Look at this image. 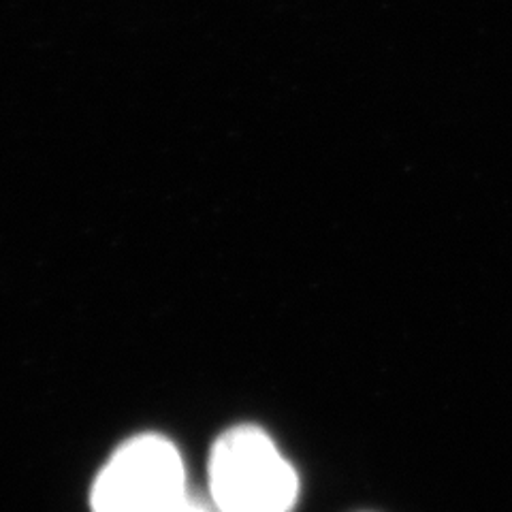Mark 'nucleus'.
Instances as JSON below:
<instances>
[{
  "instance_id": "f257e3e1",
  "label": "nucleus",
  "mask_w": 512,
  "mask_h": 512,
  "mask_svg": "<svg viewBox=\"0 0 512 512\" xmlns=\"http://www.w3.org/2000/svg\"><path fill=\"white\" fill-rule=\"evenodd\" d=\"M207 480L218 512H291L299 498L291 461L256 425H235L216 438Z\"/></svg>"
},
{
  "instance_id": "f03ea898",
  "label": "nucleus",
  "mask_w": 512,
  "mask_h": 512,
  "mask_svg": "<svg viewBox=\"0 0 512 512\" xmlns=\"http://www.w3.org/2000/svg\"><path fill=\"white\" fill-rule=\"evenodd\" d=\"M188 493L184 459L169 438L141 434L107 459L90 491L92 512H169Z\"/></svg>"
},
{
  "instance_id": "7ed1b4c3",
  "label": "nucleus",
  "mask_w": 512,
  "mask_h": 512,
  "mask_svg": "<svg viewBox=\"0 0 512 512\" xmlns=\"http://www.w3.org/2000/svg\"><path fill=\"white\" fill-rule=\"evenodd\" d=\"M169 512H218L216 508H214V504H207L201 495H197V493H192L190 489H188V493L184 495V498L175 504Z\"/></svg>"
}]
</instances>
